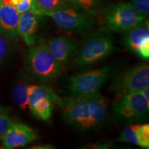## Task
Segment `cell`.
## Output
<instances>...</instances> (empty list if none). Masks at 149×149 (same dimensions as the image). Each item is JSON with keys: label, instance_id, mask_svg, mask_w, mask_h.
Here are the masks:
<instances>
[{"label": "cell", "instance_id": "ffe728a7", "mask_svg": "<svg viewBox=\"0 0 149 149\" xmlns=\"http://www.w3.org/2000/svg\"><path fill=\"white\" fill-rule=\"evenodd\" d=\"M12 53L10 40L0 31V65L4 64Z\"/></svg>", "mask_w": 149, "mask_h": 149}, {"label": "cell", "instance_id": "8992f818", "mask_svg": "<svg viewBox=\"0 0 149 149\" xmlns=\"http://www.w3.org/2000/svg\"><path fill=\"white\" fill-rule=\"evenodd\" d=\"M46 16L50 17L59 29L68 33L86 32L95 25L92 17L66 6L48 13Z\"/></svg>", "mask_w": 149, "mask_h": 149}, {"label": "cell", "instance_id": "e0dca14e", "mask_svg": "<svg viewBox=\"0 0 149 149\" xmlns=\"http://www.w3.org/2000/svg\"><path fill=\"white\" fill-rule=\"evenodd\" d=\"M29 109L33 114L40 120H48L53 113V102L48 98H42L30 107Z\"/></svg>", "mask_w": 149, "mask_h": 149}, {"label": "cell", "instance_id": "484cf974", "mask_svg": "<svg viewBox=\"0 0 149 149\" xmlns=\"http://www.w3.org/2000/svg\"><path fill=\"white\" fill-rule=\"evenodd\" d=\"M139 92L143 95V96L144 97L147 101L149 102V86L146 87V88L142 89V90L139 91Z\"/></svg>", "mask_w": 149, "mask_h": 149}, {"label": "cell", "instance_id": "7a4b0ae2", "mask_svg": "<svg viewBox=\"0 0 149 149\" xmlns=\"http://www.w3.org/2000/svg\"><path fill=\"white\" fill-rule=\"evenodd\" d=\"M114 48L113 36L110 31L99 30L91 33L78 47L74 64L79 67L92 66L111 55Z\"/></svg>", "mask_w": 149, "mask_h": 149}, {"label": "cell", "instance_id": "cb8c5ba5", "mask_svg": "<svg viewBox=\"0 0 149 149\" xmlns=\"http://www.w3.org/2000/svg\"><path fill=\"white\" fill-rule=\"evenodd\" d=\"M130 3L145 17L148 15L149 0H130Z\"/></svg>", "mask_w": 149, "mask_h": 149}, {"label": "cell", "instance_id": "2e32d148", "mask_svg": "<svg viewBox=\"0 0 149 149\" xmlns=\"http://www.w3.org/2000/svg\"><path fill=\"white\" fill-rule=\"evenodd\" d=\"M29 81L26 78H20L13 89V99L15 104L22 110L29 108V90L30 86Z\"/></svg>", "mask_w": 149, "mask_h": 149}, {"label": "cell", "instance_id": "9a60e30c", "mask_svg": "<svg viewBox=\"0 0 149 149\" xmlns=\"http://www.w3.org/2000/svg\"><path fill=\"white\" fill-rule=\"evenodd\" d=\"M48 98L62 108L64 100L51 88L44 85H30L29 90V109L42 98Z\"/></svg>", "mask_w": 149, "mask_h": 149}, {"label": "cell", "instance_id": "9c48e42d", "mask_svg": "<svg viewBox=\"0 0 149 149\" xmlns=\"http://www.w3.org/2000/svg\"><path fill=\"white\" fill-rule=\"evenodd\" d=\"M38 138L37 131L26 124L13 122L1 139V148L14 149L26 146Z\"/></svg>", "mask_w": 149, "mask_h": 149}, {"label": "cell", "instance_id": "44dd1931", "mask_svg": "<svg viewBox=\"0 0 149 149\" xmlns=\"http://www.w3.org/2000/svg\"><path fill=\"white\" fill-rule=\"evenodd\" d=\"M10 109V107L0 106V138L13 122L12 117L9 115Z\"/></svg>", "mask_w": 149, "mask_h": 149}, {"label": "cell", "instance_id": "ba28073f", "mask_svg": "<svg viewBox=\"0 0 149 149\" xmlns=\"http://www.w3.org/2000/svg\"><path fill=\"white\" fill-rule=\"evenodd\" d=\"M64 118L68 124L79 130L92 129L86 95H73L64 101Z\"/></svg>", "mask_w": 149, "mask_h": 149}, {"label": "cell", "instance_id": "4fadbf2b", "mask_svg": "<svg viewBox=\"0 0 149 149\" xmlns=\"http://www.w3.org/2000/svg\"><path fill=\"white\" fill-rule=\"evenodd\" d=\"M87 97L89 116L93 128L102 125L106 121L108 113V102L107 99L96 92L86 95Z\"/></svg>", "mask_w": 149, "mask_h": 149}, {"label": "cell", "instance_id": "d4e9b609", "mask_svg": "<svg viewBox=\"0 0 149 149\" xmlns=\"http://www.w3.org/2000/svg\"><path fill=\"white\" fill-rule=\"evenodd\" d=\"M32 3L33 0H22L21 2L19 3L15 6V8L19 13L22 14L31 9Z\"/></svg>", "mask_w": 149, "mask_h": 149}, {"label": "cell", "instance_id": "8fae6325", "mask_svg": "<svg viewBox=\"0 0 149 149\" xmlns=\"http://www.w3.org/2000/svg\"><path fill=\"white\" fill-rule=\"evenodd\" d=\"M46 43L50 51L63 68L77 51V43L66 36L52 37Z\"/></svg>", "mask_w": 149, "mask_h": 149}, {"label": "cell", "instance_id": "5bb4252c", "mask_svg": "<svg viewBox=\"0 0 149 149\" xmlns=\"http://www.w3.org/2000/svg\"><path fill=\"white\" fill-rule=\"evenodd\" d=\"M19 15L13 6L0 5V31L9 40H17L19 37Z\"/></svg>", "mask_w": 149, "mask_h": 149}, {"label": "cell", "instance_id": "d6986e66", "mask_svg": "<svg viewBox=\"0 0 149 149\" xmlns=\"http://www.w3.org/2000/svg\"><path fill=\"white\" fill-rule=\"evenodd\" d=\"M140 124H136L126 126L122 130L119 137L118 141L122 142H127L138 146V139H137V130Z\"/></svg>", "mask_w": 149, "mask_h": 149}, {"label": "cell", "instance_id": "30bf717a", "mask_svg": "<svg viewBox=\"0 0 149 149\" xmlns=\"http://www.w3.org/2000/svg\"><path fill=\"white\" fill-rule=\"evenodd\" d=\"M123 44L130 51L141 59L149 58V26L145 21L137 27L125 32L122 39Z\"/></svg>", "mask_w": 149, "mask_h": 149}, {"label": "cell", "instance_id": "603a6c76", "mask_svg": "<svg viewBox=\"0 0 149 149\" xmlns=\"http://www.w3.org/2000/svg\"><path fill=\"white\" fill-rule=\"evenodd\" d=\"M84 10L92 11L95 9L100 0H65Z\"/></svg>", "mask_w": 149, "mask_h": 149}, {"label": "cell", "instance_id": "5b68a950", "mask_svg": "<svg viewBox=\"0 0 149 149\" xmlns=\"http://www.w3.org/2000/svg\"><path fill=\"white\" fill-rule=\"evenodd\" d=\"M115 64H110L100 69L91 70L72 76L68 79V88L73 95H88L99 92L108 79L117 71Z\"/></svg>", "mask_w": 149, "mask_h": 149}, {"label": "cell", "instance_id": "6da1fadb", "mask_svg": "<svg viewBox=\"0 0 149 149\" xmlns=\"http://www.w3.org/2000/svg\"><path fill=\"white\" fill-rule=\"evenodd\" d=\"M25 66L30 75L42 82L57 79L63 69L43 40L30 46L25 56Z\"/></svg>", "mask_w": 149, "mask_h": 149}, {"label": "cell", "instance_id": "7c38bea8", "mask_svg": "<svg viewBox=\"0 0 149 149\" xmlns=\"http://www.w3.org/2000/svg\"><path fill=\"white\" fill-rule=\"evenodd\" d=\"M41 15L31 9L20 14L18 22V33L28 46L35 43V35L37 31Z\"/></svg>", "mask_w": 149, "mask_h": 149}, {"label": "cell", "instance_id": "52a82bcc", "mask_svg": "<svg viewBox=\"0 0 149 149\" xmlns=\"http://www.w3.org/2000/svg\"><path fill=\"white\" fill-rule=\"evenodd\" d=\"M149 86L148 65H138L130 68L113 80L109 86L110 92L128 94L139 92Z\"/></svg>", "mask_w": 149, "mask_h": 149}, {"label": "cell", "instance_id": "3957f363", "mask_svg": "<svg viewBox=\"0 0 149 149\" xmlns=\"http://www.w3.org/2000/svg\"><path fill=\"white\" fill-rule=\"evenodd\" d=\"M145 18L130 2L111 6L104 16L106 29L117 33H125L137 27L145 21Z\"/></svg>", "mask_w": 149, "mask_h": 149}, {"label": "cell", "instance_id": "277c9868", "mask_svg": "<svg viewBox=\"0 0 149 149\" xmlns=\"http://www.w3.org/2000/svg\"><path fill=\"white\" fill-rule=\"evenodd\" d=\"M113 111L117 120L126 123L138 122L148 117L149 102L140 92L116 95Z\"/></svg>", "mask_w": 149, "mask_h": 149}, {"label": "cell", "instance_id": "7402d4cb", "mask_svg": "<svg viewBox=\"0 0 149 149\" xmlns=\"http://www.w3.org/2000/svg\"><path fill=\"white\" fill-rule=\"evenodd\" d=\"M138 146L144 148H149V125L140 124L137 130Z\"/></svg>", "mask_w": 149, "mask_h": 149}, {"label": "cell", "instance_id": "83f0119b", "mask_svg": "<svg viewBox=\"0 0 149 149\" xmlns=\"http://www.w3.org/2000/svg\"><path fill=\"white\" fill-rule=\"evenodd\" d=\"M22 0H12V5L15 7L17 4H18L19 3H20Z\"/></svg>", "mask_w": 149, "mask_h": 149}, {"label": "cell", "instance_id": "4316f807", "mask_svg": "<svg viewBox=\"0 0 149 149\" xmlns=\"http://www.w3.org/2000/svg\"><path fill=\"white\" fill-rule=\"evenodd\" d=\"M32 148H46V149H50V148H54V147L51 145H40V146H35V147H32Z\"/></svg>", "mask_w": 149, "mask_h": 149}, {"label": "cell", "instance_id": "ac0fdd59", "mask_svg": "<svg viewBox=\"0 0 149 149\" xmlns=\"http://www.w3.org/2000/svg\"><path fill=\"white\" fill-rule=\"evenodd\" d=\"M64 6L62 0H33L31 9L42 16Z\"/></svg>", "mask_w": 149, "mask_h": 149}]
</instances>
